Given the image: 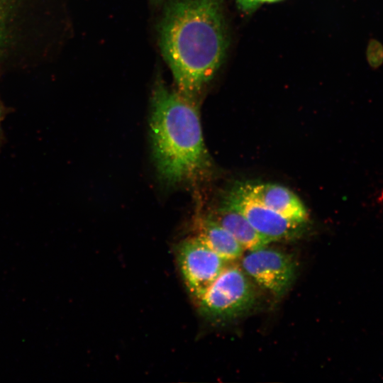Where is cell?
<instances>
[{"label": "cell", "mask_w": 383, "mask_h": 383, "mask_svg": "<svg viewBox=\"0 0 383 383\" xmlns=\"http://www.w3.org/2000/svg\"><path fill=\"white\" fill-rule=\"evenodd\" d=\"M159 35L177 91L194 99L213 77L226 53L220 0H177L167 8Z\"/></svg>", "instance_id": "cell-1"}, {"label": "cell", "mask_w": 383, "mask_h": 383, "mask_svg": "<svg viewBox=\"0 0 383 383\" xmlns=\"http://www.w3.org/2000/svg\"><path fill=\"white\" fill-rule=\"evenodd\" d=\"M150 111V140L159 179L170 187L204 179L210 172L211 160L194 100L171 90L158 79Z\"/></svg>", "instance_id": "cell-2"}, {"label": "cell", "mask_w": 383, "mask_h": 383, "mask_svg": "<svg viewBox=\"0 0 383 383\" xmlns=\"http://www.w3.org/2000/svg\"><path fill=\"white\" fill-rule=\"evenodd\" d=\"M255 299L253 282L241 267L227 265L198 304L207 318L226 321L248 311Z\"/></svg>", "instance_id": "cell-3"}, {"label": "cell", "mask_w": 383, "mask_h": 383, "mask_svg": "<svg viewBox=\"0 0 383 383\" xmlns=\"http://www.w3.org/2000/svg\"><path fill=\"white\" fill-rule=\"evenodd\" d=\"M177 260L188 291L197 302L228 262L197 235L179 245Z\"/></svg>", "instance_id": "cell-4"}, {"label": "cell", "mask_w": 383, "mask_h": 383, "mask_svg": "<svg viewBox=\"0 0 383 383\" xmlns=\"http://www.w3.org/2000/svg\"><path fill=\"white\" fill-rule=\"evenodd\" d=\"M241 268L254 283L281 296L294 279L296 263L288 253L265 246L243 255Z\"/></svg>", "instance_id": "cell-5"}, {"label": "cell", "mask_w": 383, "mask_h": 383, "mask_svg": "<svg viewBox=\"0 0 383 383\" xmlns=\"http://www.w3.org/2000/svg\"><path fill=\"white\" fill-rule=\"evenodd\" d=\"M223 202L239 211L260 234L272 242L296 238L305 224L289 220L269 209L254 198L244 184L232 189Z\"/></svg>", "instance_id": "cell-6"}, {"label": "cell", "mask_w": 383, "mask_h": 383, "mask_svg": "<svg viewBox=\"0 0 383 383\" xmlns=\"http://www.w3.org/2000/svg\"><path fill=\"white\" fill-rule=\"evenodd\" d=\"M249 193L265 206L289 220L306 223L308 211L301 199L288 188L272 183L245 184Z\"/></svg>", "instance_id": "cell-7"}, {"label": "cell", "mask_w": 383, "mask_h": 383, "mask_svg": "<svg viewBox=\"0 0 383 383\" xmlns=\"http://www.w3.org/2000/svg\"><path fill=\"white\" fill-rule=\"evenodd\" d=\"M209 216L227 230L245 251L257 250L272 243L260 234L239 211L224 202Z\"/></svg>", "instance_id": "cell-8"}, {"label": "cell", "mask_w": 383, "mask_h": 383, "mask_svg": "<svg viewBox=\"0 0 383 383\" xmlns=\"http://www.w3.org/2000/svg\"><path fill=\"white\" fill-rule=\"evenodd\" d=\"M197 236L228 262L242 257L244 249L234 237L210 216L199 220Z\"/></svg>", "instance_id": "cell-9"}, {"label": "cell", "mask_w": 383, "mask_h": 383, "mask_svg": "<svg viewBox=\"0 0 383 383\" xmlns=\"http://www.w3.org/2000/svg\"><path fill=\"white\" fill-rule=\"evenodd\" d=\"M10 37L9 11L4 4L0 1V57L5 50Z\"/></svg>", "instance_id": "cell-10"}, {"label": "cell", "mask_w": 383, "mask_h": 383, "mask_svg": "<svg viewBox=\"0 0 383 383\" xmlns=\"http://www.w3.org/2000/svg\"><path fill=\"white\" fill-rule=\"evenodd\" d=\"M240 7L245 11H251L260 4L259 0H236Z\"/></svg>", "instance_id": "cell-11"}, {"label": "cell", "mask_w": 383, "mask_h": 383, "mask_svg": "<svg viewBox=\"0 0 383 383\" xmlns=\"http://www.w3.org/2000/svg\"><path fill=\"white\" fill-rule=\"evenodd\" d=\"M8 111L0 100V145L4 141V136L1 128V123L4 121Z\"/></svg>", "instance_id": "cell-12"}, {"label": "cell", "mask_w": 383, "mask_h": 383, "mask_svg": "<svg viewBox=\"0 0 383 383\" xmlns=\"http://www.w3.org/2000/svg\"><path fill=\"white\" fill-rule=\"evenodd\" d=\"M260 3H264V2H267V3H273V2H276V1H280V0H259Z\"/></svg>", "instance_id": "cell-13"}, {"label": "cell", "mask_w": 383, "mask_h": 383, "mask_svg": "<svg viewBox=\"0 0 383 383\" xmlns=\"http://www.w3.org/2000/svg\"><path fill=\"white\" fill-rule=\"evenodd\" d=\"M155 1H161V0H155Z\"/></svg>", "instance_id": "cell-14"}]
</instances>
